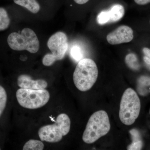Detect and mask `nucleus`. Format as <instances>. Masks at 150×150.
I'll list each match as a JSON object with an SVG mask.
<instances>
[{"label": "nucleus", "instance_id": "12", "mask_svg": "<svg viewBox=\"0 0 150 150\" xmlns=\"http://www.w3.org/2000/svg\"><path fill=\"white\" fill-rule=\"evenodd\" d=\"M16 4L23 7L33 13H37L40 11V5L36 0H13Z\"/></svg>", "mask_w": 150, "mask_h": 150}, {"label": "nucleus", "instance_id": "11", "mask_svg": "<svg viewBox=\"0 0 150 150\" xmlns=\"http://www.w3.org/2000/svg\"><path fill=\"white\" fill-rule=\"evenodd\" d=\"M137 90L142 96L150 93V77L146 76L140 77L137 81Z\"/></svg>", "mask_w": 150, "mask_h": 150}, {"label": "nucleus", "instance_id": "20", "mask_svg": "<svg viewBox=\"0 0 150 150\" xmlns=\"http://www.w3.org/2000/svg\"><path fill=\"white\" fill-rule=\"evenodd\" d=\"M135 2L139 5H145L150 3V0H134Z\"/></svg>", "mask_w": 150, "mask_h": 150}, {"label": "nucleus", "instance_id": "17", "mask_svg": "<svg viewBox=\"0 0 150 150\" xmlns=\"http://www.w3.org/2000/svg\"><path fill=\"white\" fill-rule=\"evenodd\" d=\"M71 56L73 59L77 62H79L82 58L83 52L80 46H73L71 48L70 51Z\"/></svg>", "mask_w": 150, "mask_h": 150}, {"label": "nucleus", "instance_id": "25", "mask_svg": "<svg viewBox=\"0 0 150 150\" xmlns=\"http://www.w3.org/2000/svg\"><path fill=\"white\" fill-rule=\"evenodd\" d=\"M0 150H1V149H0Z\"/></svg>", "mask_w": 150, "mask_h": 150}, {"label": "nucleus", "instance_id": "26", "mask_svg": "<svg viewBox=\"0 0 150 150\" xmlns=\"http://www.w3.org/2000/svg\"></svg>", "mask_w": 150, "mask_h": 150}, {"label": "nucleus", "instance_id": "7", "mask_svg": "<svg viewBox=\"0 0 150 150\" xmlns=\"http://www.w3.org/2000/svg\"><path fill=\"white\" fill-rule=\"evenodd\" d=\"M47 46L57 61L62 60L69 48L67 35L61 31L56 33L48 39Z\"/></svg>", "mask_w": 150, "mask_h": 150}, {"label": "nucleus", "instance_id": "19", "mask_svg": "<svg viewBox=\"0 0 150 150\" xmlns=\"http://www.w3.org/2000/svg\"><path fill=\"white\" fill-rule=\"evenodd\" d=\"M57 61L52 54H46L43 57L42 63L44 66L49 67Z\"/></svg>", "mask_w": 150, "mask_h": 150}, {"label": "nucleus", "instance_id": "15", "mask_svg": "<svg viewBox=\"0 0 150 150\" xmlns=\"http://www.w3.org/2000/svg\"><path fill=\"white\" fill-rule=\"evenodd\" d=\"M44 144L41 141L31 139L28 141L23 147V150H42Z\"/></svg>", "mask_w": 150, "mask_h": 150}, {"label": "nucleus", "instance_id": "4", "mask_svg": "<svg viewBox=\"0 0 150 150\" xmlns=\"http://www.w3.org/2000/svg\"><path fill=\"white\" fill-rule=\"evenodd\" d=\"M71 128V120L65 113L57 116L55 123L51 125L42 126L38 130L39 138L42 142L57 143L67 135Z\"/></svg>", "mask_w": 150, "mask_h": 150}, {"label": "nucleus", "instance_id": "8", "mask_svg": "<svg viewBox=\"0 0 150 150\" xmlns=\"http://www.w3.org/2000/svg\"><path fill=\"white\" fill-rule=\"evenodd\" d=\"M134 37V31L132 28L123 25L109 33L106 36V40L111 45H118L130 42Z\"/></svg>", "mask_w": 150, "mask_h": 150}, {"label": "nucleus", "instance_id": "21", "mask_svg": "<svg viewBox=\"0 0 150 150\" xmlns=\"http://www.w3.org/2000/svg\"><path fill=\"white\" fill-rule=\"evenodd\" d=\"M89 0H74V1L78 4H84L87 3Z\"/></svg>", "mask_w": 150, "mask_h": 150}, {"label": "nucleus", "instance_id": "3", "mask_svg": "<svg viewBox=\"0 0 150 150\" xmlns=\"http://www.w3.org/2000/svg\"><path fill=\"white\" fill-rule=\"evenodd\" d=\"M141 101L136 92L131 88L126 90L121 98L119 116L123 124L132 125L139 117Z\"/></svg>", "mask_w": 150, "mask_h": 150}, {"label": "nucleus", "instance_id": "2", "mask_svg": "<svg viewBox=\"0 0 150 150\" xmlns=\"http://www.w3.org/2000/svg\"><path fill=\"white\" fill-rule=\"evenodd\" d=\"M110 124L107 112L98 110L91 115L83 135L85 143L91 144L106 135L110 131Z\"/></svg>", "mask_w": 150, "mask_h": 150}, {"label": "nucleus", "instance_id": "10", "mask_svg": "<svg viewBox=\"0 0 150 150\" xmlns=\"http://www.w3.org/2000/svg\"><path fill=\"white\" fill-rule=\"evenodd\" d=\"M18 86L21 88L30 89H43L47 88L48 83L43 79L32 80L30 76L23 74L19 76L17 80Z\"/></svg>", "mask_w": 150, "mask_h": 150}, {"label": "nucleus", "instance_id": "16", "mask_svg": "<svg viewBox=\"0 0 150 150\" xmlns=\"http://www.w3.org/2000/svg\"><path fill=\"white\" fill-rule=\"evenodd\" d=\"M125 62L127 66L131 69L138 70L139 69L140 65L135 54L131 53L127 55L125 58Z\"/></svg>", "mask_w": 150, "mask_h": 150}, {"label": "nucleus", "instance_id": "22", "mask_svg": "<svg viewBox=\"0 0 150 150\" xmlns=\"http://www.w3.org/2000/svg\"><path fill=\"white\" fill-rule=\"evenodd\" d=\"M144 52L146 56L149 57L150 56V50L149 48H145L144 49Z\"/></svg>", "mask_w": 150, "mask_h": 150}, {"label": "nucleus", "instance_id": "1", "mask_svg": "<svg viewBox=\"0 0 150 150\" xmlns=\"http://www.w3.org/2000/svg\"><path fill=\"white\" fill-rule=\"evenodd\" d=\"M98 74L97 66L93 60L90 59H81L74 71V83L80 91H88L95 83Z\"/></svg>", "mask_w": 150, "mask_h": 150}, {"label": "nucleus", "instance_id": "24", "mask_svg": "<svg viewBox=\"0 0 150 150\" xmlns=\"http://www.w3.org/2000/svg\"></svg>", "mask_w": 150, "mask_h": 150}, {"label": "nucleus", "instance_id": "6", "mask_svg": "<svg viewBox=\"0 0 150 150\" xmlns=\"http://www.w3.org/2000/svg\"><path fill=\"white\" fill-rule=\"evenodd\" d=\"M18 102L22 107L30 109L40 108L49 101V92L45 89L20 88L16 91Z\"/></svg>", "mask_w": 150, "mask_h": 150}, {"label": "nucleus", "instance_id": "23", "mask_svg": "<svg viewBox=\"0 0 150 150\" xmlns=\"http://www.w3.org/2000/svg\"><path fill=\"white\" fill-rule=\"evenodd\" d=\"M144 62L148 65H150V59L149 57L145 56L144 57Z\"/></svg>", "mask_w": 150, "mask_h": 150}, {"label": "nucleus", "instance_id": "13", "mask_svg": "<svg viewBox=\"0 0 150 150\" xmlns=\"http://www.w3.org/2000/svg\"><path fill=\"white\" fill-rule=\"evenodd\" d=\"M132 138V143L128 146L127 149L138 150L142 149L143 146V142L139 132L136 129H133L130 131Z\"/></svg>", "mask_w": 150, "mask_h": 150}, {"label": "nucleus", "instance_id": "5", "mask_svg": "<svg viewBox=\"0 0 150 150\" xmlns=\"http://www.w3.org/2000/svg\"><path fill=\"white\" fill-rule=\"evenodd\" d=\"M8 43L12 49L15 51L26 50L35 54L39 50V42L33 30L28 28H23L21 33H12L8 35Z\"/></svg>", "mask_w": 150, "mask_h": 150}, {"label": "nucleus", "instance_id": "14", "mask_svg": "<svg viewBox=\"0 0 150 150\" xmlns=\"http://www.w3.org/2000/svg\"><path fill=\"white\" fill-rule=\"evenodd\" d=\"M10 23V20L6 11L3 8H0V31L8 28Z\"/></svg>", "mask_w": 150, "mask_h": 150}, {"label": "nucleus", "instance_id": "18", "mask_svg": "<svg viewBox=\"0 0 150 150\" xmlns=\"http://www.w3.org/2000/svg\"><path fill=\"white\" fill-rule=\"evenodd\" d=\"M7 99V96L5 90L0 85V116L5 108Z\"/></svg>", "mask_w": 150, "mask_h": 150}, {"label": "nucleus", "instance_id": "9", "mask_svg": "<svg viewBox=\"0 0 150 150\" xmlns=\"http://www.w3.org/2000/svg\"><path fill=\"white\" fill-rule=\"evenodd\" d=\"M125 13L124 7L120 4H115L107 11L100 12L97 16V22L99 25L119 21Z\"/></svg>", "mask_w": 150, "mask_h": 150}]
</instances>
